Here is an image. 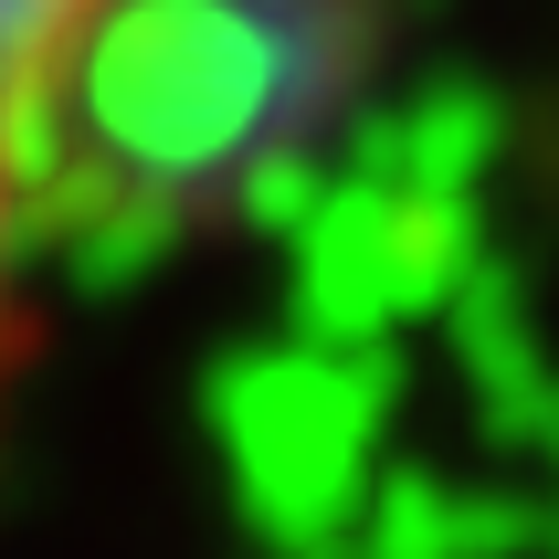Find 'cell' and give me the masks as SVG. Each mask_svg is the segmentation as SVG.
<instances>
[{
    "mask_svg": "<svg viewBox=\"0 0 559 559\" xmlns=\"http://www.w3.org/2000/svg\"><path fill=\"white\" fill-rule=\"evenodd\" d=\"M106 22V0H0V370L22 328V275L53 243L63 138H74V74Z\"/></svg>",
    "mask_w": 559,
    "mask_h": 559,
    "instance_id": "cell-1",
    "label": "cell"
}]
</instances>
